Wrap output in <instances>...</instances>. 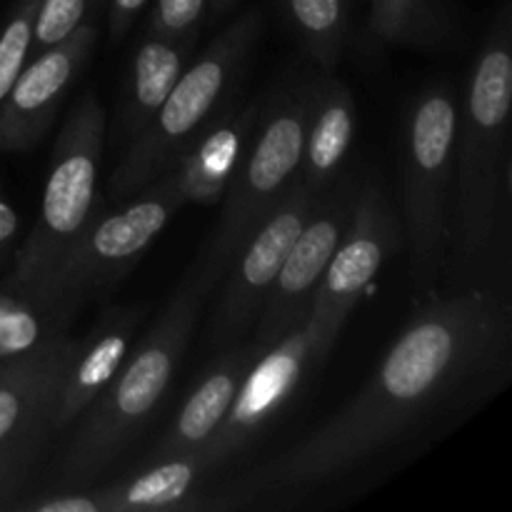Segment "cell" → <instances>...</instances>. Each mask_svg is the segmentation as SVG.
Masks as SVG:
<instances>
[{
    "label": "cell",
    "instance_id": "obj_27",
    "mask_svg": "<svg viewBox=\"0 0 512 512\" xmlns=\"http://www.w3.org/2000/svg\"><path fill=\"white\" fill-rule=\"evenodd\" d=\"M148 0H108V28L110 38H123L135 15L145 8Z\"/></svg>",
    "mask_w": 512,
    "mask_h": 512
},
{
    "label": "cell",
    "instance_id": "obj_12",
    "mask_svg": "<svg viewBox=\"0 0 512 512\" xmlns=\"http://www.w3.org/2000/svg\"><path fill=\"white\" fill-rule=\"evenodd\" d=\"M355 193H358V180L353 178V173H340L335 183L318 195L313 213L290 248L253 325L250 340L258 348L268 350L305 320L310 300L350 223Z\"/></svg>",
    "mask_w": 512,
    "mask_h": 512
},
{
    "label": "cell",
    "instance_id": "obj_8",
    "mask_svg": "<svg viewBox=\"0 0 512 512\" xmlns=\"http://www.w3.org/2000/svg\"><path fill=\"white\" fill-rule=\"evenodd\" d=\"M103 150L105 108L98 95L83 93L55 138L38 223L15 255L5 293L20 295L38 283L93 225Z\"/></svg>",
    "mask_w": 512,
    "mask_h": 512
},
{
    "label": "cell",
    "instance_id": "obj_10",
    "mask_svg": "<svg viewBox=\"0 0 512 512\" xmlns=\"http://www.w3.org/2000/svg\"><path fill=\"white\" fill-rule=\"evenodd\" d=\"M315 200L318 195L295 180L260 228L250 235L243 250L235 255L220 280L223 288L205 330V345L210 350L220 353L223 348L245 340V335L253 330L290 248L313 213Z\"/></svg>",
    "mask_w": 512,
    "mask_h": 512
},
{
    "label": "cell",
    "instance_id": "obj_23",
    "mask_svg": "<svg viewBox=\"0 0 512 512\" xmlns=\"http://www.w3.org/2000/svg\"><path fill=\"white\" fill-rule=\"evenodd\" d=\"M65 330H55L33 305L13 293H0V360L35 353Z\"/></svg>",
    "mask_w": 512,
    "mask_h": 512
},
{
    "label": "cell",
    "instance_id": "obj_4",
    "mask_svg": "<svg viewBox=\"0 0 512 512\" xmlns=\"http://www.w3.org/2000/svg\"><path fill=\"white\" fill-rule=\"evenodd\" d=\"M263 28L258 10L230 23L195 63L180 73L158 113L125 148L110 175L113 200H130L168 173L193 140L228 105L235 78L248 60L250 48Z\"/></svg>",
    "mask_w": 512,
    "mask_h": 512
},
{
    "label": "cell",
    "instance_id": "obj_11",
    "mask_svg": "<svg viewBox=\"0 0 512 512\" xmlns=\"http://www.w3.org/2000/svg\"><path fill=\"white\" fill-rule=\"evenodd\" d=\"M78 348L80 338L65 330L0 373V498L23 485L40 448L55 435L60 388Z\"/></svg>",
    "mask_w": 512,
    "mask_h": 512
},
{
    "label": "cell",
    "instance_id": "obj_18",
    "mask_svg": "<svg viewBox=\"0 0 512 512\" xmlns=\"http://www.w3.org/2000/svg\"><path fill=\"white\" fill-rule=\"evenodd\" d=\"M203 478L190 455L145 465L138 475L120 483L100 488L75 490V493L45 495L38 503H30L35 512H130V510H163L178 508L180 500Z\"/></svg>",
    "mask_w": 512,
    "mask_h": 512
},
{
    "label": "cell",
    "instance_id": "obj_28",
    "mask_svg": "<svg viewBox=\"0 0 512 512\" xmlns=\"http://www.w3.org/2000/svg\"><path fill=\"white\" fill-rule=\"evenodd\" d=\"M233 3H235V0H210L208 8L213 10V13L220 15V13H225V10H228Z\"/></svg>",
    "mask_w": 512,
    "mask_h": 512
},
{
    "label": "cell",
    "instance_id": "obj_5",
    "mask_svg": "<svg viewBox=\"0 0 512 512\" xmlns=\"http://www.w3.org/2000/svg\"><path fill=\"white\" fill-rule=\"evenodd\" d=\"M308 108L310 83L288 85L263 105L253 143L225 188L218 223L190 270V278L205 293L218 288L235 255L295 183Z\"/></svg>",
    "mask_w": 512,
    "mask_h": 512
},
{
    "label": "cell",
    "instance_id": "obj_1",
    "mask_svg": "<svg viewBox=\"0 0 512 512\" xmlns=\"http://www.w3.org/2000/svg\"><path fill=\"white\" fill-rule=\"evenodd\" d=\"M508 285L430 290L363 388L325 423L245 480V493H278L333 480L473 405L508 370Z\"/></svg>",
    "mask_w": 512,
    "mask_h": 512
},
{
    "label": "cell",
    "instance_id": "obj_15",
    "mask_svg": "<svg viewBox=\"0 0 512 512\" xmlns=\"http://www.w3.org/2000/svg\"><path fill=\"white\" fill-rule=\"evenodd\" d=\"M220 353L223 355L205 370V375L198 380V385L188 395L183 408L178 410L173 423L165 428L158 443L153 445L148 458L143 460V468L170 458H180V455H188L195 448H200L210 438V433L218 428L220 420L225 418L245 375L253 368L263 348H258L253 340H240L230 348H223Z\"/></svg>",
    "mask_w": 512,
    "mask_h": 512
},
{
    "label": "cell",
    "instance_id": "obj_16",
    "mask_svg": "<svg viewBox=\"0 0 512 512\" xmlns=\"http://www.w3.org/2000/svg\"><path fill=\"white\" fill-rule=\"evenodd\" d=\"M263 105L250 103L245 108L225 105L213 123L180 155L170 170L185 203L213 205L223 200L235 168L253 143L255 130L263 118Z\"/></svg>",
    "mask_w": 512,
    "mask_h": 512
},
{
    "label": "cell",
    "instance_id": "obj_24",
    "mask_svg": "<svg viewBox=\"0 0 512 512\" xmlns=\"http://www.w3.org/2000/svg\"><path fill=\"white\" fill-rule=\"evenodd\" d=\"M40 3L43 0H18L0 33V100L8 95L10 85L28 63Z\"/></svg>",
    "mask_w": 512,
    "mask_h": 512
},
{
    "label": "cell",
    "instance_id": "obj_22",
    "mask_svg": "<svg viewBox=\"0 0 512 512\" xmlns=\"http://www.w3.org/2000/svg\"><path fill=\"white\" fill-rule=\"evenodd\" d=\"M308 58L333 73L350 38V0H283Z\"/></svg>",
    "mask_w": 512,
    "mask_h": 512
},
{
    "label": "cell",
    "instance_id": "obj_17",
    "mask_svg": "<svg viewBox=\"0 0 512 512\" xmlns=\"http://www.w3.org/2000/svg\"><path fill=\"white\" fill-rule=\"evenodd\" d=\"M140 318H143L140 305L108 308L100 313L93 330L80 338V348L65 373L63 388H60L53 420L55 433H63L73 420H78L80 413L113 380L123 360L128 358Z\"/></svg>",
    "mask_w": 512,
    "mask_h": 512
},
{
    "label": "cell",
    "instance_id": "obj_2",
    "mask_svg": "<svg viewBox=\"0 0 512 512\" xmlns=\"http://www.w3.org/2000/svg\"><path fill=\"white\" fill-rule=\"evenodd\" d=\"M510 0H503L478 50L455 125L448 248V290L508 285L510 270Z\"/></svg>",
    "mask_w": 512,
    "mask_h": 512
},
{
    "label": "cell",
    "instance_id": "obj_6",
    "mask_svg": "<svg viewBox=\"0 0 512 512\" xmlns=\"http://www.w3.org/2000/svg\"><path fill=\"white\" fill-rule=\"evenodd\" d=\"M180 205L185 200L175 185L173 170H168L133 195L125 208L93 220L78 243L18 298L33 305L55 330H68V323L85 303L108 293L130 273Z\"/></svg>",
    "mask_w": 512,
    "mask_h": 512
},
{
    "label": "cell",
    "instance_id": "obj_7",
    "mask_svg": "<svg viewBox=\"0 0 512 512\" xmlns=\"http://www.w3.org/2000/svg\"><path fill=\"white\" fill-rule=\"evenodd\" d=\"M458 95L433 83L415 95L405 115L400 155L403 233L410 245L415 293L440 288L448 248V208L453 185Z\"/></svg>",
    "mask_w": 512,
    "mask_h": 512
},
{
    "label": "cell",
    "instance_id": "obj_19",
    "mask_svg": "<svg viewBox=\"0 0 512 512\" xmlns=\"http://www.w3.org/2000/svg\"><path fill=\"white\" fill-rule=\"evenodd\" d=\"M355 140V100L348 85L333 73L310 80V108L303 155L295 180L315 195L335 183Z\"/></svg>",
    "mask_w": 512,
    "mask_h": 512
},
{
    "label": "cell",
    "instance_id": "obj_14",
    "mask_svg": "<svg viewBox=\"0 0 512 512\" xmlns=\"http://www.w3.org/2000/svg\"><path fill=\"white\" fill-rule=\"evenodd\" d=\"M98 25L85 18L68 38L25 63L0 100V153H23L45 138L60 103L93 58Z\"/></svg>",
    "mask_w": 512,
    "mask_h": 512
},
{
    "label": "cell",
    "instance_id": "obj_25",
    "mask_svg": "<svg viewBox=\"0 0 512 512\" xmlns=\"http://www.w3.org/2000/svg\"><path fill=\"white\" fill-rule=\"evenodd\" d=\"M93 5L95 0H43L38 10V18H35L33 48H30L33 55H38L40 50L68 38L88 18Z\"/></svg>",
    "mask_w": 512,
    "mask_h": 512
},
{
    "label": "cell",
    "instance_id": "obj_3",
    "mask_svg": "<svg viewBox=\"0 0 512 512\" xmlns=\"http://www.w3.org/2000/svg\"><path fill=\"white\" fill-rule=\"evenodd\" d=\"M208 295L190 275L180 283L138 348L128 353L103 393L80 413L83 420L65 443L45 495L95 485L138 438L178 373Z\"/></svg>",
    "mask_w": 512,
    "mask_h": 512
},
{
    "label": "cell",
    "instance_id": "obj_26",
    "mask_svg": "<svg viewBox=\"0 0 512 512\" xmlns=\"http://www.w3.org/2000/svg\"><path fill=\"white\" fill-rule=\"evenodd\" d=\"M210 0H155L150 33L163 38H195Z\"/></svg>",
    "mask_w": 512,
    "mask_h": 512
},
{
    "label": "cell",
    "instance_id": "obj_13",
    "mask_svg": "<svg viewBox=\"0 0 512 512\" xmlns=\"http://www.w3.org/2000/svg\"><path fill=\"white\" fill-rule=\"evenodd\" d=\"M315 363L318 360H315L313 335L305 320L295 325L283 340L263 350L245 375L233 405L218 428L200 448L188 453L200 473L208 475L210 470L220 468L225 460L238 455L293 400L305 370L313 368Z\"/></svg>",
    "mask_w": 512,
    "mask_h": 512
},
{
    "label": "cell",
    "instance_id": "obj_21",
    "mask_svg": "<svg viewBox=\"0 0 512 512\" xmlns=\"http://www.w3.org/2000/svg\"><path fill=\"white\" fill-rule=\"evenodd\" d=\"M453 15L440 0H370L365 35L375 45L430 50L450 38Z\"/></svg>",
    "mask_w": 512,
    "mask_h": 512
},
{
    "label": "cell",
    "instance_id": "obj_20",
    "mask_svg": "<svg viewBox=\"0 0 512 512\" xmlns=\"http://www.w3.org/2000/svg\"><path fill=\"white\" fill-rule=\"evenodd\" d=\"M195 38H163L148 33L133 60L130 93L120 113V135L130 140L148 125L165 103L180 73L188 68Z\"/></svg>",
    "mask_w": 512,
    "mask_h": 512
},
{
    "label": "cell",
    "instance_id": "obj_9",
    "mask_svg": "<svg viewBox=\"0 0 512 512\" xmlns=\"http://www.w3.org/2000/svg\"><path fill=\"white\" fill-rule=\"evenodd\" d=\"M403 220L375 175L358 180L353 215L305 315L315 360H325L375 275L403 245Z\"/></svg>",
    "mask_w": 512,
    "mask_h": 512
}]
</instances>
